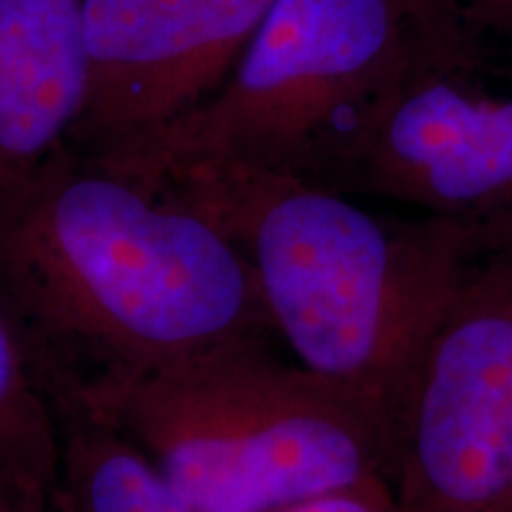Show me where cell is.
<instances>
[{
  "label": "cell",
  "instance_id": "277c9868",
  "mask_svg": "<svg viewBox=\"0 0 512 512\" xmlns=\"http://www.w3.org/2000/svg\"><path fill=\"white\" fill-rule=\"evenodd\" d=\"M453 22L439 0H275L211 98L91 157L128 176L235 162L320 185L382 93Z\"/></svg>",
  "mask_w": 512,
  "mask_h": 512
},
{
  "label": "cell",
  "instance_id": "5b68a950",
  "mask_svg": "<svg viewBox=\"0 0 512 512\" xmlns=\"http://www.w3.org/2000/svg\"><path fill=\"white\" fill-rule=\"evenodd\" d=\"M320 185L512 240V48L458 22L437 31Z\"/></svg>",
  "mask_w": 512,
  "mask_h": 512
},
{
  "label": "cell",
  "instance_id": "7c38bea8",
  "mask_svg": "<svg viewBox=\"0 0 512 512\" xmlns=\"http://www.w3.org/2000/svg\"><path fill=\"white\" fill-rule=\"evenodd\" d=\"M280 512H396L387 479H370L354 489L337 491L313 498V501L292 505Z\"/></svg>",
  "mask_w": 512,
  "mask_h": 512
},
{
  "label": "cell",
  "instance_id": "7a4b0ae2",
  "mask_svg": "<svg viewBox=\"0 0 512 512\" xmlns=\"http://www.w3.org/2000/svg\"><path fill=\"white\" fill-rule=\"evenodd\" d=\"M133 178L245 254L294 361L366 401L396 446L420 358L477 235L437 216L389 219L249 164L192 162Z\"/></svg>",
  "mask_w": 512,
  "mask_h": 512
},
{
  "label": "cell",
  "instance_id": "3957f363",
  "mask_svg": "<svg viewBox=\"0 0 512 512\" xmlns=\"http://www.w3.org/2000/svg\"><path fill=\"white\" fill-rule=\"evenodd\" d=\"M138 448L192 512H280L392 472L366 401L264 339L140 375L83 406Z\"/></svg>",
  "mask_w": 512,
  "mask_h": 512
},
{
  "label": "cell",
  "instance_id": "30bf717a",
  "mask_svg": "<svg viewBox=\"0 0 512 512\" xmlns=\"http://www.w3.org/2000/svg\"><path fill=\"white\" fill-rule=\"evenodd\" d=\"M60 460V420L0 306V484L46 512Z\"/></svg>",
  "mask_w": 512,
  "mask_h": 512
},
{
  "label": "cell",
  "instance_id": "8992f818",
  "mask_svg": "<svg viewBox=\"0 0 512 512\" xmlns=\"http://www.w3.org/2000/svg\"><path fill=\"white\" fill-rule=\"evenodd\" d=\"M389 491L396 512H512V240H479L448 292Z\"/></svg>",
  "mask_w": 512,
  "mask_h": 512
},
{
  "label": "cell",
  "instance_id": "4fadbf2b",
  "mask_svg": "<svg viewBox=\"0 0 512 512\" xmlns=\"http://www.w3.org/2000/svg\"><path fill=\"white\" fill-rule=\"evenodd\" d=\"M0 512H31L19 498L12 494L8 486L0 484Z\"/></svg>",
  "mask_w": 512,
  "mask_h": 512
},
{
  "label": "cell",
  "instance_id": "6da1fadb",
  "mask_svg": "<svg viewBox=\"0 0 512 512\" xmlns=\"http://www.w3.org/2000/svg\"><path fill=\"white\" fill-rule=\"evenodd\" d=\"M0 306L55 411L273 330L219 228L69 145L0 200Z\"/></svg>",
  "mask_w": 512,
  "mask_h": 512
},
{
  "label": "cell",
  "instance_id": "9c48e42d",
  "mask_svg": "<svg viewBox=\"0 0 512 512\" xmlns=\"http://www.w3.org/2000/svg\"><path fill=\"white\" fill-rule=\"evenodd\" d=\"M60 460L48 512H192L155 465L117 430L57 408Z\"/></svg>",
  "mask_w": 512,
  "mask_h": 512
},
{
  "label": "cell",
  "instance_id": "8fae6325",
  "mask_svg": "<svg viewBox=\"0 0 512 512\" xmlns=\"http://www.w3.org/2000/svg\"><path fill=\"white\" fill-rule=\"evenodd\" d=\"M465 29L512 48V0H439Z\"/></svg>",
  "mask_w": 512,
  "mask_h": 512
},
{
  "label": "cell",
  "instance_id": "ba28073f",
  "mask_svg": "<svg viewBox=\"0 0 512 512\" xmlns=\"http://www.w3.org/2000/svg\"><path fill=\"white\" fill-rule=\"evenodd\" d=\"M86 93L83 0H0V200L69 145Z\"/></svg>",
  "mask_w": 512,
  "mask_h": 512
},
{
  "label": "cell",
  "instance_id": "52a82bcc",
  "mask_svg": "<svg viewBox=\"0 0 512 512\" xmlns=\"http://www.w3.org/2000/svg\"><path fill=\"white\" fill-rule=\"evenodd\" d=\"M275 0H83L88 93L69 147L105 155L211 98Z\"/></svg>",
  "mask_w": 512,
  "mask_h": 512
}]
</instances>
